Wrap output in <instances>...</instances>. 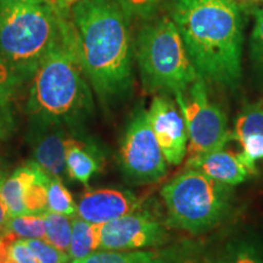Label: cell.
Here are the masks:
<instances>
[{
	"label": "cell",
	"instance_id": "cell-1",
	"mask_svg": "<svg viewBox=\"0 0 263 263\" xmlns=\"http://www.w3.org/2000/svg\"><path fill=\"white\" fill-rule=\"evenodd\" d=\"M176 24L197 73L234 89L241 80L244 17L235 0H170Z\"/></svg>",
	"mask_w": 263,
	"mask_h": 263
},
{
	"label": "cell",
	"instance_id": "cell-2",
	"mask_svg": "<svg viewBox=\"0 0 263 263\" xmlns=\"http://www.w3.org/2000/svg\"><path fill=\"white\" fill-rule=\"evenodd\" d=\"M70 12L91 87L104 101L123 98L133 84L130 17L118 0H80Z\"/></svg>",
	"mask_w": 263,
	"mask_h": 263
},
{
	"label": "cell",
	"instance_id": "cell-3",
	"mask_svg": "<svg viewBox=\"0 0 263 263\" xmlns=\"http://www.w3.org/2000/svg\"><path fill=\"white\" fill-rule=\"evenodd\" d=\"M80 43L71 18L32 76L27 110L34 121L78 126L93 111Z\"/></svg>",
	"mask_w": 263,
	"mask_h": 263
},
{
	"label": "cell",
	"instance_id": "cell-4",
	"mask_svg": "<svg viewBox=\"0 0 263 263\" xmlns=\"http://www.w3.org/2000/svg\"><path fill=\"white\" fill-rule=\"evenodd\" d=\"M67 15L42 0H0V55L20 80L32 78Z\"/></svg>",
	"mask_w": 263,
	"mask_h": 263
},
{
	"label": "cell",
	"instance_id": "cell-5",
	"mask_svg": "<svg viewBox=\"0 0 263 263\" xmlns=\"http://www.w3.org/2000/svg\"><path fill=\"white\" fill-rule=\"evenodd\" d=\"M134 49L141 83L150 93H183L201 78L170 15L144 25L138 33Z\"/></svg>",
	"mask_w": 263,
	"mask_h": 263
},
{
	"label": "cell",
	"instance_id": "cell-6",
	"mask_svg": "<svg viewBox=\"0 0 263 263\" xmlns=\"http://www.w3.org/2000/svg\"><path fill=\"white\" fill-rule=\"evenodd\" d=\"M168 227L201 234L218 226L228 215L232 186L195 168H186L161 189Z\"/></svg>",
	"mask_w": 263,
	"mask_h": 263
},
{
	"label": "cell",
	"instance_id": "cell-7",
	"mask_svg": "<svg viewBox=\"0 0 263 263\" xmlns=\"http://www.w3.org/2000/svg\"><path fill=\"white\" fill-rule=\"evenodd\" d=\"M182 111L188 130L186 157L223 149L233 139L226 114L207 93L205 81L197 80L183 93L173 95Z\"/></svg>",
	"mask_w": 263,
	"mask_h": 263
},
{
	"label": "cell",
	"instance_id": "cell-8",
	"mask_svg": "<svg viewBox=\"0 0 263 263\" xmlns=\"http://www.w3.org/2000/svg\"><path fill=\"white\" fill-rule=\"evenodd\" d=\"M120 167L124 177L136 184L157 182L168 170L147 110L143 106L134 110L126 126L120 146Z\"/></svg>",
	"mask_w": 263,
	"mask_h": 263
},
{
	"label": "cell",
	"instance_id": "cell-9",
	"mask_svg": "<svg viewBox=\"0 0 263 263\" xmlns=\"http://www.w3.org/2000/svg\"><path fill=\"white\" fill-rule=\"evenodd\" d=\"M97 232L98 251L159 249L170 240L166 218L141 206L114 221L97 224Z\"/></svg>",
	"mask_w": 263,
	"mask_h": 263
},
{
	"label": "cell",
	"instance_id": "cell-10",
	"mask_svg": "<svg viewBox=\"0 0 263 263\" xmlns=\"http://www.w3.org/2000/svg\"><path fill=\"white\" fill-rule=\"evenodd\" d=\"M147 116L167 162L174 166L182 163L188 151V130L176 99L171 94H157Z\"/></svg>",
	"mask_w": 263,
	"mask_h": 263
},
{
	"label": "cell",
	"instance_id": "cell-11",
	"mask_svg": "<svg viewBox=\"0 0 263 263\" xmlns=\"http://www.w3.org/2000/svg\"><path fill=\"white\" fill-rule=\"evenodd\" d=\"M70 138L65 127L55 123H47L33 120L31 140L34 162H37L50 177L62 179L66 171V153Z\"/></svg>",
	"mask_w": 263,
	"mask_h": 263
},
{
	"label": "cell",
	"instance_id": "cell-12",
	"mask_svg": "<svg viewBox=\"0 0 263 263\" xmlns=\"http://www.w3.org/2000/svg\"><path fill=\"white\" fill-rule=\"evenodd\" d=\"M140 206L137 196L128 190H91L78 201L77 216L91 224H103L136 211Z\"/></svg>",
	"mask_w": 263,
	"mask_h": 263
},
{
	"label": "cell",
	"instance_id": "cell-13",
	"mask_svg": "<svg viewBox=\"0 0 263 263\" xmlns=\"http://www.w3.org/2000/svg\"><path fill=\"white\" fill-rule=\"evenodd\" d=\"M185 166L186 168L199 170L212 179L230 186L238 185L252 176L240 153H233L224 147L188 157Z\"/></svg>",
	"mask_w": 263,
	"mask_h": 263
},
{
	"label": "cell",
	"instance_id": "cell-14",
	"mask_svg": "<svg viewBox=\"0 0 263 263\" xmlns=\"http://www.w3.org/2000/svg\"><path fill=\"white\" fill-rule=\"evenodd\" d=\"M71 263H177L176 245L132 251H95Z\"/></svg>",
	"mask_w": 263,
	"mask_h": 263
},
{
	"label": "cell",
	"instance_id": "cell-15",
	"mask_svg": "<svg viewBox=\"0 0 263 263\" xmlns=\"http://www.w3.org/2000/svg\"><path fill=\"white\" fill-rule=\"evenodd\" d=\"M99 170L100 164L93 151L78 140L70 138L66 153V171L68 177L87 185Z\"/></svg>",
	"mask_w": 263,
	"mask_h": 263
},
{
	"label": "cell",
	"instance_id": "cell-16",
	"mask_svg": "<svg viewBox=\"0 0 263 263\" xmlns=\"http://www.w3.org/2000/svg\"><path fill=\"white\" fill-rule=\"evenodd\" d=\"M98 251L97 224L84 221L81 217H72V236L68 249L71 261L82 259Z\"/></svg>",
	"mask_w": 263,
	"mask_h": 263
},
{
	"label": "cell",
	"instance_id": "cell-17",
	"mask_svg": "<svg viewBox=\"0 0 263 263\" xmlns=\"http://www.w3.org/2000/svg\"><path fill=\"white\" fill-rule=\"evenodd\" d=\"M3 229L15 239H44V215L26 213L20 216H10Z\"/></svg>",
	"mask_w": 263,
	"mask_h": 263
},
{
	"label": "cell",
	"instance_id": "cell-18",
	"mask_svg": "<svg viewBox=\"0 0 263 263\" xmlns=\"http://www.w3.org/2000/svg\"><path fill=\"white\" fill-rule=\"evenodd\" d=\"M45 218V240L55 248L67 252L72 236V217L47 211Z\"/></svg>",
	"mask_w": 263,
	"mask_h": 263
},
{
	"label": "cell",
	"instance_id": "cell-19",
	"mask_svg": "<svg viewBox=\"0 0 263 263\" xmlns=\"http://www.w3.org/2000/svg\"><path fill=\"white\" fill-rule=\"evenodd\" d=\"M251 134H263V99L246 105L236 117L233 139L239 141Z\"/></svg>",
	"mask_w": 263,
	"mask_h": 263
},
{
	"label": "cell",
	"instance_id": "cell-20",
	"mask_svg": "<svg viewBox=\"0 0 263 263\" xmlns=\"http://www.w3.org/2000/svg\"><path fill=\"white\" fill-rule=\"evenodd\" d=\"M0 194L8 207L10 216L26 215L24 203V178L21 171H15L0 186Z\"/></svg>",
	"mask_w": 263,
	"mask_h": 263
},
{
	"label": "cell",
	"instance_id": "cell-21",
	"mask_svg": "<svg viewBox=\"0 0 263 263\" xmlns=\"http://www.w3.org/2000/svg\"><path fill=\"white\" fill-rule=\"evenodd\" d=\"M48 211L70 217L77 216V205L65 188L62 179L51 177L48 185Z\"/></svg>",
	"mask_w": 263,
	"mask_h": 263
},
{
	"label": "cell",
	"instance_id": "cell-22",
	"mask_svg": "<svg viewBox=\"0 0 263 263\" xmlns=\"http://www.w3.org/2000/svg\"><path fill=\"white\" fill-rule=\"evenodd\" d=\"M215 263H263V255L255 245L241 241L229 245Z\"/></svg>",
	"mask_w": 263,
	"mask_h": 263
},
{
	"label": "cell",
	"instance_id": "cell-23",
	"mask_svg": "<svg viewBox=\"0 0 263 263\" xmlns=\"http://www.w3.org/2000/svg\"><path fill=\"white\" fill-rule=\"evenodd\" d=\"M39 263H68L71 261L67 252L55 248L45 239H25Z\"/></svg>",
	"mask_w": 263,
	"mask_h": 263
},
{
	"label": "cell",
	"instance_id": "cell-24",
	"mask_svg": "<svg viewBox=\"0 0 263 263\" xmlns=\"http://www.w3.org/2000/svg\"><path fill=\"white\" fill-rule=\"evenodd\" d=\"M21 82L14 68L0 55V107H8Z\"/></svg>",
	"mask_w": 263,
	"mask_h": 263
},
{
	"label": "cell",
	"instance_id": "cell-25",
	"mask_svg": "<svg viewBox=\"0 0 263 263\" xmlns=\"http://www.w3.org/2000/svg\"><path fill=\"white\" fill-rule=\"evenodd\" d=\"M168 0H118L129 17L150 20Z\"/></svg>",
	"mask_w": 263,
	"mask_h": 263
},
{
	"label": "cell",
	"instance_id": "cell-26",
	"mask_svg": "<svg viewBox=\"0 0 263 263\" xmlns=\"http://www.w3.org/2000/svg\"><path fill=\"white\" fill-rule=\"evenodd\" d=\"M177 263H215L207 254L205 246L194 240H184L176 244Z\"/></svg>",
	"mask_w": 263,
	"mask_h": 263
},
{
	"label": "cell",
	"instance_id": "cell-27",
	"mask_svg": "<svg viewBox=\"0 0 263 263\" xmlns=\"http://www.w3.org/2000/svg\"><path fill=\"white\" fill-rule=\"evenodd\" d=\"M250 55L252 62L263 70V8L255 11V25L250 38Z\"/></svg>",
	"mask_w": 263,
	"mask_h": 263
},
{
	"label": "cell",
	"instance_id": "cell-28",
	"mask_svg": "<svg viewBox=\"0 0 263 263\" xmlns=\"http://www.w3.org/2000/svg\"><path fill=\"white\" fill-rule=\"evenodd\" d=\"M10 256L16 263H39L25 239H15L10 244Z\"/></svg>",
	"mask_w": 263,
	"mask_h": 263
},
{
	"label": "cell",
	"instance_id": "cell-29",
	"mask_svg": "<svg viewBox=\"0 0 263 263\" xmlns=\"http://www.w3.org/2000/svg\"><path fill=\"white\" fill-rule=\"evenodd\" d=\"M12 130H14V122L8 107L0 108V139L8 138Z\"/></svg>",
	"mask_w": 263,
	"mask_h": 263
},
{
	"label": "cell",
	"instance_id": "cell-30",
	"mask_svg": "<svg viewBox=\"0 0 263 263\" xmlns=\"http://www.w3.org/2000/svg\"><path fill=\"white\" fill-rule=\"evenodd\" d=\"M52 4L60 10L62 14L68 15V12L71 11V9L77 4L80 0H51Z\"/></svg>",
	"mask_w": 263,
	"mask_h": 263
},
{
	"label": "cell",
	"instance_id": "cell-31",
	"mask_svg": "<svg viewBox=\"0 0 263 263\" xmlns=\"http://www.w3.org/2000/svg\"><path fill=\"white\" fill-rule=\"evenodd\" d=\"M10 217V213H9V210L8 207H6L4 200H3L2 197V194H0V229H3L6 224V222H8Z\"/></svg>",
	"mask_w": 263,
	"mask_h": 263
},
{
	"label": "cell",
	"instance_id": "cell-32",
	"mask_svg": "<svg viewBox=\"0 0 263 263\" xmlns=\"http://www.w3.org/2000/svg\"><path fill=\"white\" fill-rule=\"evenodd\" d=\"M4 180H5V170L0 166V186H2V184L4 183Z\"/></svg>",
	"mask_w": 263,
	"mask_h": 263
},
{
	"label": "cell",
	"instance_id": "cell-33",
	"mask_svg": "<svg viewBox=\"0 0 263 263\" xmlns=\"http://www.w3.org/2000/svg\"><path fill=\"white\" fill-rule=\"evenodd\" d=\"M3 238H4V232H3V229H0V241H2Z\"/></svg>",
	"mask_w": 263,
	"mask_h": 263
},
{
	"label": "cell",
	"instance_id": "cell-34",
	"mask_svg": "<svg viewBox=\"0 0 263 263\" xmlns=\"http://www.w3.org/2000/svg\"><path fill=\"white\" fill-rule=\"evenodd\" d=\"M42 2H45V3H49V4H52L51 0H42ZM52 5H54V4H52Z\"/></svg>",
	"mask_w": 263,
	"mask_h": 263
},
{
	"label": "cell",
	"instance_id": "cell-35",
	"mask_svg": "<svg viewBox=\"0 0 263 263\" xmlns=\"http://www.w3.org/2000/svg\"><path fill=\"white\" fill-rule=\"evenodd\" d=\"M246 2H262L263 3V0H246Z\"/></svg>",
	"mask_w": 263,
	"mask_h": 263
}]
</instances>
